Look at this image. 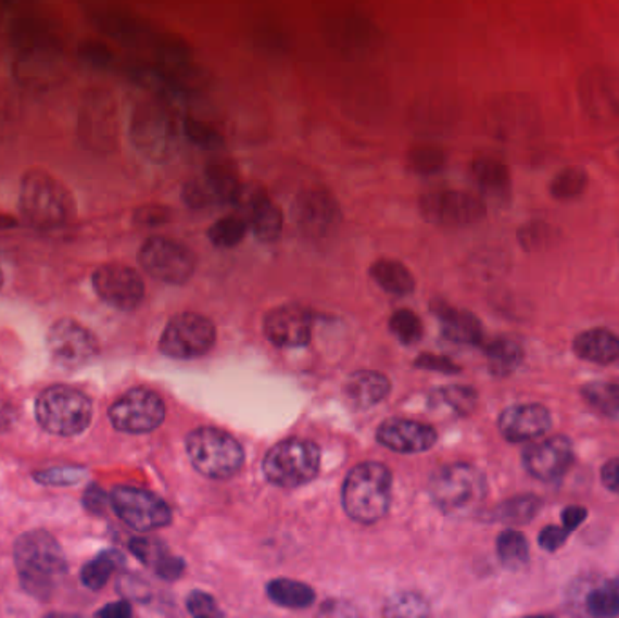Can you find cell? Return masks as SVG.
<instances>
[{
	"label": "cell",
	"instance_id": "35",
	"mask_svg": "<svg viewBox=\"0 0 619 618\" xmlns=\"http://www.w3.org/2000/svg\"><path fill=\"white\" fill-rule=\"evenodd\" d=\"M496 552L507 568H520L529 558V544L520 531L505 530L496 541Z\"/></svg>",
	"mask_w": 619,
	"mask_h": 618
},
{
	"label": "cell",
	"instance_id": "38",
	"mask_svg": "<svg viewBox=\"0 0 619 618\" xmlns=\"http://www.w3.org/2000/svg\"><path fill=\"white\" fill-rule=\"evenodd\" d=\"M428 602L412 591H404L388 601L384 618H428Z\"/></svg>",
	"mask_w": 619,
	"mask_h": 618
},
{
	"label": "cell",
	"instance_id": "12",
	"mask_svg": "<svg viewBox=\"0 0 619 618\" xmlns=\"http://www.w3.org/2000/svg\"><path fill=\"white\" fill-rule=\"evenodd\" d=\"M92 287L105 303L119 311H132L146 295V285L140 274L119 263H109L98 268L92 276Z\"/></svg>",
	"mask_w": 619,
	"mask_h": 618
},
{
	"label": "cell",
	"instance_id": "10",
	"mask_svg": "<svg viewBox=\"0 0 619 618\" xmlns=\"http://www.w3.org/2000/svg\"><path fill=\"white\" fill-rule=\"evenodd\" d=\"M109 419L119 432H152L165 419V405L156 392L147 389L129 390L109 408Z\"/></svg>",
	"mask_w": 619,
	"mask_h": 618
},
{
	"label": "cell",
	"instance_id": "3",
	"mask_svg": "<svg viewBox=\"0 0 619 618\" xmlns=\"http://www.w3.org/2000/svg\"><path fill=\"white\" fill-rule=\"evenodd\" d=\"M15 560L26 590L38 596L48 595L67 568L59 542L42 530L29 531L16 541Z\"/></svg>",
	"mask_w": 619,
	"mask_h": 618
},
{
	"label": "cell",
	"instance_id": "47",
	"mask_svg": "<svg viewBox=\"0 0 619 618\" xmlns=\"http://www.w3.org/2000/svg\"><path fill=\"white\" fill-rule=\"evenodd\" d=\"M80 59L91 66L103 67L111 62V51L98 42H84L80 46Z\"/></svg>",
	"mask_w": 619,
	"mask_h": 618
},
{
	"label": "cell",
	"instance_id": "27",
	"mask_svg": "<svg viewBox=\"0 0 619 618\" xmlns=\"http://www.w3.org/2000/svg\"><path fill=\"white\" fill-rule=\"evenodd\" d=\"M346 394L353 405L358 408H369L390 394V381L382 374L361 370L353 374L348 381Z\"/></svg>",
	"mask_w": 619,
	"mask_h": 618
},
{
	"label": "cell",
	"instance_id": "51",
	"mask_svg": "<svg viewBox=\"0 0 619 618\" xmlns=\"http://www.w3.org/2000/svg\"><path fill=\"white\" fill-rule=\"evenodd\" d=\"M585 519L586 509L581 508V506H569V508H565L564 514H561V522H564V528L569 531V533L576 530Z\"/></svg>",
	"mask_w": 619,
	"mask_h": 618
},
{
	"label": "cell",
	"instance_id": "39",
	"mask_svg": "<svg viewBox=\"0 0 619 618\" xmlns=\"http://www.w3.org/2000/svg\"><path fill=\"white\" fill-rule=\"evenodd\" d=\"M15 45L26 51H43L51 45V35L42 24L35 21H22L13 29Z\"/></svg>",
	"mask_w": 619,
	"mask_h": 618
},
{
	"label": "cell",
	"instance_id": "55",
	"mask_svg": "<svg viewBox=\"0 0 619 618\" xmlns=\"http://www.w3.org/2000/svg\"><path fill=\"white\" fill-rule=\"evenodd\" d=\"M15 219L10 218V216H2V214H0V229H11V227H15Z\"/></svg>",
	"mask_w": 619,
	"mask_h": 618
},
{
	"label": "cell",
	"instance_id": "19",
	"mask_svg": "<svg viewBox=\"0 0 619 618\" xmlns=\"http://www.w3.org/2000/svg\"><path fill=\"white\" fill-rule=\"evenodd\" d=\"M572 465V444L569 439L556 436L534 443L523 452V466L540 481H554Z\"/></svg>",
	"mask_w": 619,
	"mask_h": 618
},
{
	"label": "cell",
	"instance_id": "13",
	"mask_svg": "<svg viewBox=\"0 0 619 618\" xmlns=\"http://www.w3.org/2000/svg\"><path fill=\"white\" fill-rule=\"evenodd\" d=\"M48 346L60 367L78 368L98 354L97 338L73 319H60L49 330Z\"/></svg>",
	"mask_w": 619,
	"mask_h": 618
},
{
	"label": "cell",
	"instance_id": "11",
	"mask_svg": "<svg viewBox=\"0 0 619 618\" xmlns=\"http://www.w3.org/2000/svg\"><path fill=\"white\" fill-rule=\"evenodd\" d=\"M114 512L125 525L138 531H151L170 522V509L154 493L140 488H114L111 495Z\"/></svg>",
	"mask_w": 619,
	"mask_h": 618
},
{
	"label": "cell",
	"instance_id": "46",
	"mask_svg": "<svg viewBox=\"0 0 619 618\" xmlns=\"http://www.w3.org/2000/svg\"><path fill=\"white\" fill-rule=\"evenodd\" d=\"M84 476V470L80 468H53V470H46L42 474H38L37 479L43 484H49V487H65V484H73V482H78Z\"/></svg>",
	"mask_w": 619,
	"mask_h": 618
},
{
	"label": "cell",
	"instance_id": "40",
	"mask_svg": "<svg viewBox=\"0 0 619 618\" xmlns=\"http://www.w3.org/2000/svg\"><path fill=\"white\" fill-rule=\"evenodd\" d=\"M390 329L404 345H415L422 338V324L412 311H396L390 319Z\"/></svg>",
	"mask_w": 619,
	"mask_h": 618
},
{
	"label": "cell",
	"instance_id": "48",
	"mask_svg": "<svg viewBox=\"0 0 619 618\" xmlns=\"http://www.w3.org/2000/svg\"><path fill=\"white\" fill-rule=\"evenodd\" d=\"M569 531L565 530L564 526H548L540 533V546L547 552H556L564 546Z\"/></svg>",
	"mask_w": 619,
	"mask_h": 618
},
{
	"label": "cell",
	"instance_id": "22",
	"mask_svg": "<svg viewBox=\"0 0 619 618\" xmlns=\"http://www.w3.org/2000/svg\"><path fill=\"white\" fill-rule=\"evenodd\" d=\"M500 432L510 443H527L542 438L551 428V414L542 405H515L502 412Z\"/></svg>",
	"mask_w": 619,
	"mask_h": 618
},
{
	"label": "cell",
	"instance_id": "54",
	"mask_svg": "<svg viewBox=\"0 0 619 618\" xmlns=\"http://www.w3.org/2000/svg\"><path fill=\"white\" fill-rule=\"evenodd\" d=\"M418 367L434 368V370H442V373H456L458 368L445 360V357L422 356L417 362Z\"/></svg>",
	"mask_w": 619,
	"mask_h": 618
},
{
	"label": "cell",
	"instance_id": "50",
	"mask_svg": "<svg viewBox=\"0 0 619 618\" xmlns=\"http://www.w3.org/2000/svg\"><path fill=\"white\" fill-rule=\"evenodd\" d=\"M108 503H111L108 497H105V493L100 490V488L91 487L84 493V506H86L89 512H94V514H100L105 509Z\"/></svg>",
	"mask_w": 619,
	"mask_h": 618
},
{
	"label": "cell",
	"instance_id": "30",
	"mask_svg": "<svg viewBox=\"0 0 619 618\" xmlns=\"http://www.w3.org/2000/svg\"><path fill=\"white\" fill-rule=\"evenodd\" d=\"M266 593L277 606L290 607V609H303L315 601L314 590L298 580H271L270 584L266 585Z\"/></svg>",
	"mask_w": 619,
	"mask_h": 618
},
{
	"label": "cell",
	"instance_id": "36",
	"mask_svg": "<svg viewBox=\"0 0 619 618\" xmlns=\"http://www.w3.org/2000/svg\"><path fill=\"white\" fill-rule=\"evenodd\" d=\"M589 405L603 414H619V381H594L583 387Z\"/></svg>",
	"mask_w": 619,
	"mask_h": 618
},
{
	"label": "cell",
	"instance_id": "5",
	"mask_svg": "<svg viewBox=\"0 0 619 618\" xmlns=\"http://www.w3.org/2000/svg\"><path fill=\"white\" fill-rule=\"evenodd\" d=\"M37 419L43 430L62 438L84 432L92 417L91 400L80 390L56 384L38 395Z\"/></svg>",
	"mask_w": 619,
	"mask_h": 618
},
{
	"label": "cell",
	"instance_id": "14",
	"mask_svg": "<svg viewBox=\"0 0 619 618\" xmlns=\"http://www.w3.org/2000/svg\"><path fill=\"white\" fill-rule=\"evenodd\" d=\"M132 140L152 160L167 159L176 143V127L170 116L156 105H146L132 121Z\"/></svg>",
	"mask_w": 619,
	"mask_h": 618
},
{
	"label": "cell",
	"instance_id": "53",
	"mask_svg": "<svg viewBox=\"0 0 619 618\" xmlns=\"http://www.w3.org/2000/svg\"><path fill=\"white\" fill-rule=\"evenodd\" d=\"M98 618H132V609H130L129 602H113L98 613Z\"/></svg>",
	"mask_w": 619,
	"mask_h": 618
},
{
	"label": "cell",
	"instance_id": "41",
	"mask_svg": "<svg viewBox=\"0 0 619 618\" xmlns=\"http://www.w3.org/2000/svg\"><path fill=\"white\" fill-rule=\"evenodd\" d=\"M556 238V230L545 222L534 219L529 224L523 225L518 230V241L526 251H540V249H547Z\"/></svg>",
	"mask_w": 619,
	"mask_h": 618
},
{
	"label": "cell",
	"instance_id": "18",
	"mask_svg": "<svg viewBox=\"0 0 619 618\" xmlns=\"http://www.w3.org/2000/svg\"><path fill=\"white\" fill-rule=\"evenodd\" d=\"M266 340L282 349H298L308 345L312 338V319L310 314L298 305L277 306L266 314Z\"/></svg>",
	"mask_w": 619,
	"mask_h": 618
},
{
	"label": "cell",
	"instance_id": "29",
	"mask_svg": "<svg viewBox=\"0 0 619 618\" xmlns=\"http://www.w3.org/2000/svg\"><path fill=\"white\" fill-rule=\"evenodd\" d=\"M489 370L498 378L509 376L523 363V349L520 343L510 338H496L485 345Z\"/></svg>",
	"mask_w": 619,
	"mask_h": 618
},
{
	"label": "cell",
	"instance_id": "43",
	"mask_svg": "<svg viewBox=\"0 0 619 618\" xmlns=\"http://www.w3.org/2000/svg\"><path fill=\"white\" fill-rule=\"evenodd\" d=\"M187 609L194 618H223V611L214 596L205 591H192L187 598Z\"/></svg>",
	"mask_w": 619,
	"mask_h": 618
},
{
	"label": "cell",
	"instance_id": "2",
	"mask_svg": "<svg viewBox=\"0 0 619 618\" xmlns=\"http://www.w3.org/2000/svg\"><path fill=\"white\" fill-rule=\"evenodd\" d=\"M21 211L35 229H59L75 216V202L71 192L53 176L35 171L27 173L22 181Z\"/></svg>",
	"mask_w": 619,
	"mask_h": 618
},
{
	"label": "cell",
	"instance_id": "34",
	"mask_svg": "<svg viewBox=\"0 0 619 618\" xmlns=\"http://www.w3.org/2000/svg\"><path fill=\"white\" fill-rule=\"evenodd\" d=\"M122 563L124 557L118 552H103L81 568V582L91 590H100Z\"/></svg>",
	"mask_w": 619,
	"mask_h": 618
},
{
	"label": "cell",
	"instance_id": "21",
	"mask_svg": "<svg viewBox=\"0 0 619 618\" xmlns=\"http://www.w3.org/2000/svg\"><path fill=\"white\" fill-rule=\"evenodd\" d=\"M379 443L399 454H420L433 446L437 432L424 422L409 419H388L377 432Z\"/></svg>",
	"mask_w": 619,
	"mask_h": 618
},
{
	"label": "cell",
	"instance_id": "28",
	"mask_svg": "<svg viewBox=\"0 0 619 618\" xmlns=\"http://www.w3.org/2000/svg\"><path fill=\"white\" fill-rule=\"evenodd\" d=\"M369 276L388 294L407 295L412 294L413 289H415V279H413L412 273L407 270L406 265H402L395 260H377L369 267Z\"/></svg>",
	"mask_w": 619,
	"mask_h": 618
},
{
	"label": "cell",
	"instance_id": "16",
	"mask_svg": "<svg viewBox=\"0 0 619 618\" xmlns=\"http://www.w3.org/2000/svg\"><path fill=\"white\" fill-rule=\"evenodd\" d=\"M232 203L255 238H260L261 241H274L279 238L282 227L281 213L261 187L252 184L239 186Z\"/></svg>",
	"mask_w": 619,
	"mask_h": 618
},
{
	"label": "cell",
	"instance_id": "1",
	"mask_svg": "<svg viewBox=\"0 0 619 618\" xmlns=\"http://www.w3.org/2000/svg\"><path fill=\"white\" fill-rule=\"evenodd\" d=\"M391 474L380 463H363L350 470L342 487V506L350 519L374 525L388 514Z\"/></svg>",
	"mask_w": 619,
	"mask_h": 618
},
{
	"label": "cell",
	"instance_id": "58",
	"mask_svg": "<svg viewBox=\"0 0 619 618\" xmlns=\"http://www.w3.org/2000/svg\"><path fill=\"white\" fill-rule=\"evenodd\" d=\"M527 618H553V617H527Z\"/></svg>",
	"mask_w": 619,
	"mask_h": 618
},
{
	"label": "cell",
	"instance_id": "56",
	"mask_svg": "<svg viewBox=\"0 0 619 618\" xmlns=\"http://www.w3.org/2000/svg\"><path fill=\"white\" fill-rule=\"evenodd\" d=\"M43 618H80V617H75V615H64V613H53V615H48V617Z\"/></svg>",
	"mask_w": 619,
	"mask_h": 618
},
{
	"label": "cell",
	"instance_id": "17",
	"mask_svg": "<svg viewBox=\"0 0 619 618\" xmlns=\"http://www.w3.org/2000/svg\"><path fill=\"white\" fill-rule=\"evenodd\" d=\"M581 104L592 118L608 121L619 116V73L591 70L578 84Z\"/></svg>",
	"mask_w": 619,
	"mask_h": 618
},
{
	"label": "cell",
	"instance_id": "9",
	"mask_svg": "<svg viewBox=\"0 0 619 618\" xmlns=\"http://www.w3.org/2000/svg\"><path fill=\"white\" fill-rule=\"evenodd\" d=\"M141 267L165 283H185L194 273V256L187 247L168 238H149L140 249Z\"/></svg>",
	"mask_w": 619,
	"mask_h": 618
},
{
	"label": "cell",
	"instance_id": "26",
	"mask_svg": "<svg viewBox=\"0 0 619 618\" xmlns=\"http://www.w3.org/2000/svg\"><path fill=\"white\" fill-rule=\"evenodd\" d=\"M475 180H477L483 197L493 202H505L510 194L509 169L500 160L480 159L472 165Z\"/></svg>",
	"mask_w": 619,
	"mask_h": 618
},
{
	"label": "cell",
	"instance_id": "49",
	"mask_svg": "<svg viewBox=\"0 0 619 618\" xmlns=\"http://www.w3.org/2000/svg\"><path fill=\"white\" fill-rule=\"evenodd\" d=\"M156 573L165 580L178 579L181 571H184V560L173 555H165L160 563L154 566Z\"/></svg>",
	"mask_w": 619,
	"mask_h": 618
},
{
	"label": "cell",
	"instance_id": "32",
	"mask_svg": "<svg viewBox=\"0 0 619 618\" xmlns=\"http://www.w3.org/2000/svg\"><path fill=\"white\" fill-rule=\"evenodd\" d=\"M585 609L594 618H612L619 615V584L605 582L589 591Z\"/></svg>",
	"mask_w": 619,
	"mask_h": 618
},
{
	"label": "cell",
	"instance_id": "8",
	"mask_svg": "<svg viewBox=\"0 0 619 618\" xmlns=\"http://www.w3.org/2000/svg\"><path fill=\"white\" fill-rule=\"evenodd\" d=\"M216 327L211 319L195 313L174 316L163 330L160 351L174 360H194L211 351Z\"/></svg>",
	"mask_w": 619,
	"mask_h": 618
},
{
	"label": "cell",
	"instance_id": "15",
	"mask_svg": "<svg viewBox=\"0 0 619 618\" xmlns=\"http://www.w3.org/2000/svg\"><path fill=\"white\" fill-rule=\"evenodd\" d=\"M424 218L445 227H464L483 218L485 207L478 198L467 192L442 191L422 198Z\"/></svg>",
	"mask_w": 619,
	"mask_h": 618
},
{
	"label": "cell",
	"instance_id": "20",
	"mask_svg": "<svg viewBox=\"0 0 619 618\" xmlns=\"http://www.w3.org/2000/svg\"><path fill=\"white\" fill-rule=\"evenodd\" d=\"M238 189V180L227 167L211 165L206 167L205 175L187 184L184 198L190 207L195 209L225 205L232 203Z\"/></svg>",
	"mask_w": 619,
	"mask_h": 618
},
{
	"label": "cell",
	"instance_id": "33",
	"mask_svg": "<svg viewBox=\"0 0 619 618\" xmlns=\"http://www.w3.org/2000/svg\"><path fill=\"white\" fill-rule=\"evenodd\" d=\"M586 186H589V176L585 169L565 167L548 184V192L556 200H572L583 194Z\"/></svg>",
	"mask_w": 619,
	"mask_h": 618
},
{
	"label": "cell",
	"instance_id": "52",
	"mask_svg": "<svg viewBox=\"0 0 619 618\" xmlns=\"http://www.w3.org/2000/svg\"><path fill=\"white\" fill-rule=\"evenodd\" d=\"M602 479L603 484H605L610 492L618 493L619 495V459L610 461V463L603 466Z\"/></svg>",
	"mask_w": 619,
	"mask_h": 618
},
{
	"label": "cell",
	"instance_id": "57",
	"mask_svg": "<svg viewBox=\"0 0 619 618\" xmlns=\"http://www.w3.org/2000/svg\"><path fill=\"white\" fill-rule=\"evenodd\" d=\"M0 289H2V270H0Z\"/></svg>",
	"mask_w": 619,
	"mask_h": 618
},
{
	"label": "cell",
	"instance_id": "7",
	"mask_svg": "<svg viewBox=\"0 0 619 618\" xmlns=\"http://www.w3.org/2000/svg\"><path fill=\"white\" fill-rule=\"evenodd\" d=\"M319 449L306 439H287L268 450L263 461L266 481L295 488L312 481L319 471Z\"/></svg>",
	"mask_w": 619,
	"mask_h": 618
},
{
	"label": "cell",
	"instance_id": "24",
	"mask_svg": "<svg viewBox=\"0 0 619 618\" xmlns=\"http://www.w3.org/2000/svg\"><path fill=\"white\" fill-rule=\"evenodd\" d=\"M434 313L439 316L442 335L447 340L460 343V345H480L482 343V325L475 314L447 305L437 306Z\"/></svg>",
	"mask_w": 619,
	"mask_h": 618
},
{
	"label": "cell",
	"instance_id": "31",
	"mask_svg": "<svg viewBox=\"0 0 619 618\" xmlns=\"http://www.w3.org/2000/svg\"><path fill=\"white\" fill-rule=\"evenodd\" d=\"M538 509H540V499L534 495H520L498 504L491 512V520L504 525H526L538 514Z\"/></svg>",
	"mask_w": 619,
	"mask_h": 618
},
{
	"label": "cell",
	"instance_id": "4",
	"mask_svg": "<svg viewBox=\"0 0 619 618\" xmlns=\"http://www.w3.org/2000/svg\"><path fill=\"white\" fill-rule=\"evenodd\" d=\"M485 490L482 471L462 463L440 468L429 481V495L447 515L471 514L485 499Z\"/></svg>",
	"mask_w": 619,
	"mask_h": 618
},
{
	"label": "cell",
	"instance_id": "37",
	"mask_svg": "<svg viewBox=\"0 0 619 618\" xmlns=\"http://www.w3.org/2000/svg\"><path fill=\"white\" fill-rule=\"evenodd\" d=\"M247 232H249V225L238 214V216L217 219L216 224L209 229V240L214 245L230 249L241 243Z\"/></svg>",
	"mask_w": 619,
	"mask_h": 618
},
{
	"label": "cell",
	"instance_id": "42",
	"mask_svg": "<svg viewBox=\"0 0 619 618\" xmlns=\"http://www.w3.org/2000/svg\"><path fill=\"white\" fill-rule=\"evenodd\" d=\"M184 133L190 142L200 146L203 149H219L223 146V138L217 135L212 127L206 126L203 122L187 118L184 122Z\"/></svg>",
	"mask_w": 619,
	"mask_h": 618
},
{
	"label": "cell",
	"instance_id": "45",
	"mask_svg": "<svg viewBox=\"0 0 619 618\" xmlns=\"http://www.w3.org/2000/svg\"><path fill=\"white\" fill-rule=\"evenodd\" d=\"M129 547L130 552L135 553L141 563L149 564L152 568H154L165 555H168L167 547L163 546L162 542L154 541V539H132Z\"/></svg>",
	"mask_w": 619,
	"mask_h": 618
},
{
	"label": "cell",
	"instance_id": "25",
	"mask_svg": "<svg viewBox=\"0 0 619 618\" xmlns=\"http://www.w3.org/2000/svg\"><path fill=\"white\" fill-rule=\"evenodd\" d=\"M576 356L596 365H610L619 357V338L608 329H591L576 336Z\"/></svg>",
	"mask_w": 619,
	"mask_h": 618
},
{
	"label": "cell",
	"instance_id": "6",
	"mask_svg": "<svg viewBox=\"0 0 619 618\" xmlns=\"http://www.w3.org/2000/svg\"><path fill=\"white\" fill-rule=\"evenodd\" d=\"M187 454L201 476L228 479L243 466L241 444L219 428H198L187 438Z\"/></svg>",
	"mask_w": 619,
	"mask_h": 618
},
{
	"label": "cell",
	"instance_id": "23",
	"mask_svg": "<svg viewBox=\"0 0 619 618\" xmlns=\"http://www.w3.org/2000/svg\"><path fill=\"white\" fill-rule=\"evenodd\" d=\"M293 218L310 236H325L336 229L339 209L326 192L308 191L293 205Z\"/></svg>",
	"mask_w": 619,
	"mask_h": 618
},
{
	"label": "cell",
	"instance_id": "44",
	"mask_svg": "<svg viewBox=\"0 0 619 618\" xmlns=\"http://www.w3.org/2000/svg\"><path fill=\"white\" fill-rule=\"evenodd\" d=\"M442 398L453 411L458 412L462 416L469 414L477 405V394L469 387H458V384L447 387V389L442 390Z\"/></svg>",
	"mask_w": 619,
	"mask_h": 618
}]
</instances>
